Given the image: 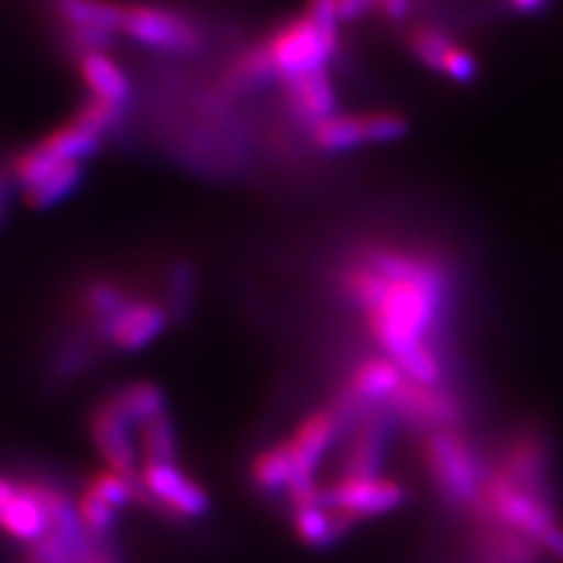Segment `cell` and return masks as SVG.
<instances>
[{
  "mask_svg": "<svg viewBox=\"0 0 563 563\" xmlns=\"http://www.w3.org/2000/svg\"><path fill=\"white\" fill-rule=\"evenodd\" d=\"M420 455L442 500L453 509L474 515L482 505L488 465L472 449L463 432L432 430L420 439Z\"/></svg>",
  "mask_w": 563,
  "mask_h": 563,
  "instance_id": "1",
  "label": "cell"
},
{
  "mask_svg": "<svg viewBox=\"0 0 563 563\" xmlns=\"http://www.w3.org/2000/svg\"><path fill=\"white\" fill-rule=\"evenodd\" d=\"M263 45L273 59L277 78L285 80L306 70L327 68L333 57H339L341 35L339 26L317 22L303 12L279 24Z\"/></svg>",
  "mask_w": 563,
  "mask_h": 563,
  "instance_id": "2",
  "label": "cell"
},
{
  "mask_svg": "<svg viewBox=\"0 0 563 563\" xmlns=\"http://www.w3.org/2000/svg\"><path fill=\"white\" fill-rule=\"evenodd\" d=\"M122 35L141 47L174 57L202 55L209 45L207 31L181 10L148 3L125 5Z\"/></svg>",
  "mask_w": 563,
  "mask_h": 563,
  "instance_id": "3",
  "label": "cell"
},
{
  "mask_svg": "<svg viewBox=\"0 0 563 563\" xmlns=\"http://www.w3.org/2000/svg\"><path fill=\"white\" fill-rule=\"evenodd\" d=\"M385 409L395 416V420L422 434L432 430H453L463 420L461 404L444 387L422 385L409 378L401 383Z\"/></svg>",
  "mask_w": 563,
  "mask_h": 563,
  "instance_id": "4",
  "label": "cell"
},
{
  "mask_svg": "<svg viewBox=\"0 0 563 563\" xmlns=\"http://www.w3.org/2000/svg\"><path fill=\"white\" fill-rule=\"evenodd\" d=\"M395 422V416L387 409H374L345 434L343 455L339 461L341 479L380 477Z\"/></svg>",
  "mask_w": 563,
  "mask_h": 563,
  "instance_id": "5",
  "label": "cell"
},
{
  "mask_svg": "<svg viewBox=\"0 0 563 563\" xmlns=\"http://www.w3.org/2000/svg\"><path fill=\"white\" fill-rule=\"evenodd\" d=\"M409 500V488L387 477L339 479L324 488V505L350 517L352 521L395 512Z\"/></svg>",
  "mask_w": 563,
  "mask_h": 563,
  "instance_id": "6",
  "label": "cell"
},
{
  "mask_svg": "<svg viewBox=\"0 0 563 563\" xmlns=\"http://www.w3.org/2000/svg\"><path fill=\"white\" fill-rule=\"evenodd\" d=\"M285 109L301 125L306 134L320 122L339 115V92L327 68L306 70L291 78L279 80Z\"/></svg>",
  "mask_w": 563,
  "mask_h": 563,
  "instance_id": "7",
  "label": "cell"
},
{
  "mask_svg": "<svg viewBox=\"0 0 563 563\" xmlns=\"http://www.w3.org/2000/svg\"><path fill=\"white\" fill-rule=\"evenodd\" d=\"M493 470H498L507 482H512L521 490L531 493V496L554 503L550 486L548 446H544V439L540 432L526 430L509 439L500 463Z\"/></svg>",
  "mask_w": 563,
  "mask_h": 563,
  "instance_id": "8",
  "label": "cell"
},
{
  "mask_svg": "<svg viewBox=\"0 0 563 563\" xmlns=\"http://www.w3.org/2000/svg\"><path fill=\"white\" fill-rule=\"evenodd\" d=\"M87 428H90L92 442L109 470L128 482H136L141 477V465L136 461V446L130 432L132 426L113 409L109 399L97 404Z\"/></svg>",
  "mask_w": 563,
  "mask_h": 563,
  "instance_id": "9",
  "label": "cell"
},
{
  "mask_svg": "<svg viewBox=\"0 0 563 563\" xmlns=\"http://www.w3.org/2000/svg\"><path fill=\"white\" fill-rule=\"evenodd\" d=\"M169 324V312L163 303L134 301L115 322L97 333V341L115 352H139L161 339Z\"/></svg>",
  "mask_w": 563,
  "mask_h": 563,
  "instance_id": "10",
  "label": "cell"
},
{
  "mask_svg": "<svg viewBox=\"0 0 563 563\" xmlns=\"http://www.w3.org/2000/svg\"><path fill=\"white\" fill-rule=\"evenodd\" d=\"M250 477L263 498L287 496L289 500V496H294L296 490H303L317 484V479L303 477V472L298 470V463L287 444V439L275 446L263 449L254 457Z\"/></svg>",
  "mask_w": 563,
  "mask_h": 563,
  "instance_id": "11",
  "label": "cell"
},
{
  "mask_svg": "<svg viewBox=\"0 0 563 563\" xmlns=\"http://www.w3.org/2000/svg\"><path fill=\"white\" fill-rule=\"evenodd\" d=\"M78 76L90 97L118 106H130L132 80L109 52H85L76 57Z\"/></svg>",
  "mask_w": 563,
  "mask_h": 563,
  "instance_id": "12",
  "label": "cell"
},
{
  "mask_svg": "<svg viewBox=\"0 0 563 563\" xmlns=\"http://www.w3.org/2000/svg\"><path fill=\"white\" fill-rule=\"evenodd\" d=\"M289 517L296 538L312 550L333 548V544H339L352 531V526H355V521L350 517L327 507L324 503L291 507Z\"/></svg>",
  "mask_w": 563,
  "mask_h": 563,
  "instance_id": "13",
  "label": "cell"
},
{
  "mask_svg": "<svg viewBox=\"0 0 563 563\" xmlns=\"http://www.w3.org/2000/svg\"><path fill=\"white\" fill-rule=\"evenodd\" d=\"M404 380L407 376L390 357H368L355 366L345 387L368 407L385 409Z\"/></svg>",
  "mask_w": 563,
  "mask_h": 563,
  "instance_id": "14",
  "label": "cell"
},
{
  "mask_svg": "<svg viewBox=\"0 0 563 563\" xmlns=\"http://www.w3.org/2000/svg\"><path fill=\"white\" fill-rule=\"evenodd\" d=\"M474 542L488 563H540L542 550L536 542L493 519L477 521Z\"/></svg>",
  "mask_w": 563,
  "mask_h": 563,
  "instance_id": "15",
  "label": "cell"
},
{
  "mask_svg": "<svg viewBox=\"0 0 563 563\" xmlns=\"http://www.w3.org/2000/svg\"><path fill=\"white\" fill-rule=\"evenodd\" d=\"M134 303L130 291L113 279H92L80 289V310L90 322V333L97 339L101 329L115 322Z\"/></svg>",
  "mask_w": 563,
  "mask_h": 563,
  "instance_id": "16",
  "label": "cell"
},
{
  "mask_svg": "<svg viewBox=\"0 0 563 563\" xmlns=\"http://www.w3.org/2000/svg\"><path fill=\"white\" fill-rule=\"evenodd\" d=\"M106 399L113 404V409L125 418L130 426H139V428H144L146 422L155 420L157 416L169 413L165 390L151 380L120 385L118 390H113Z\"/></svg>",
  "mask_w": 563,
  "mask_h": 563,
  "instance_id": "17",
  "label": "cell"
},
{
  "mask_svg": "<svg viewBox=\"0 0 563 563\" xmlns=\"http://www.w3.org/2000/svg\"><path fill=\"white\" fill-rule=\"evenodd\" d=\"M308 141L317 151H324V153H345L362 146H372L366 113L333 115L320 122V125H314L308 132Z\"/></svg>",
  "mask_w": 563,
  "mask_h": 563,
  "instance_id": "18",
  "label": "cell"
},
{
  "mask_svg": "<svg viewBox=\"0 0 563 563\" xmlns=\"http://www.w3.org/2000/svg\"><path fill=\"white\" fill-rule=\"evenodd\" d=\"M20 484V490H16L14 498L0 509V531L14 540L33 544L47 536L49 523L43 507L35 503V498L24 488V484Z\"/></svg>",
  "mask_w": 563,
  "mask_h": 563,
  "instance_id": "19",
  "label": "cell"
},
{
  "mask_svg": "<svg viewBox=\"0 0 563 563\" xmlns=\"http://www.w3.org/2000/svg\"><path fill=\"white\" fill-rule=\"evenodd\" d=\"M35 144L49 157H55L57 163H87L90 157H95V153H99L103 139L70 118L57 130H52L43 139L35 141Z\"/></svg>",
  "mask_w": 563,
  "mask_h": 563,
  "instance_id": "20",
  "label": "cell"
},
{
  "mask_svg": "<svg viewBox=\"0 0 563 563\" xmlns=\"http://www.w3.org/2000/svg\"><path fill=\"white\" fill-rule=\"evenodd\" d=\"M198 273L188 258H174L165 275L163 306L169 312L172 324H186L196 308Z\"/></svg>",
  "mask_w": 563,
  "mask_h": 563,
  "instance_id": "21",
  "label": "cell"
},
{
  "mask_svg": "<svg viewBox=\"0 0 563 563\" xmlns=\"http://www.w3.org/2000/svg\"><path fill=\"white\" fill-rule=\"evenodd\" d=\"M85 179V163H64L55 172L47 174L43 181L22 190L24 202L31 209H49L62 205L74 196Z\"/></svg>",
  "mask_w": 563,
  "mask_h": 563,
  "instance_id": "22",
  "label": "cell"
},
{
  "mask_svg": "<svg viewBox=\"0 0 563 563\" xmlns=\"http://www.w3.org/2000/svg\"><path fill=\"white\" fill-rule=\"evenodd\" d=\"M144 465H179V434L169 413L141 428V467Z\"/></svg>",
  "mask_w": 563,
  "mask_h": 563,
  "instance_id": "23",
  "label": "cell"
},
{
  "mask_svg": "<svg viewBox=\"0 0 563 563\" xmlns=\"http://www.w3.org/2000/svg\"><path fill=\"white\" fill-rule=\"evenodd\" d=\"M457 41L451 38V35L432 24H416L407 31V47L411 55L434 74H439L442 68L444 57L449 55V49L455 45Z\"/></svg>",
  "mask_w": 563,
  "mask_h": 563,
  "instance_id": "24",
  "label": "cell"
},
{
  "mask_svg": "<svg viewBox=\"0 0 563 563\" xmlns=\"http://www.w3.org/2000/svg\"><path fill=\"white\" fill-rule=\"evenodd\" d=\"M78 515L85 533L97 540H113L120 521V509L106 503L92 488H85L78 500Z\"/></svg>",
  "mask_w": 563,
  "mask_h": 563,
  "instance_id": "25",
  "label": "cell"
},
{
  "mask_svg": "<svg viewBox=\"0 0 563 563\" xmlns=\"http://www.w3.org/2000/svg\"><path fill=\"white\" fill-rule=\"evenodd\" d=\"M479 70H482V66H479L477 55H474L470 47L455 43L449 49V55L444 57L442 68H439V76L449 78L455 85H470L479 78Z\"/></svg>",
  "mask_w": 563,
  "mask_h": 563,
  "instance_id": "26",
  "label": "cell"
},
{
  "mask_svg": "<svg viewBox=\"0 0 563 563\" xmlns=\"http://www.w3.org/2000/svg\"><path fill=\"white\" fill-rule=\"evenodd\" d=\"M87 488H92L97 496H101L106 503H111L120 512H125L128 507L134 505V488L132 482L125 477H120L115 472H97L95 477L87 484Z\"/></svg>",
  "mask_w": 563,
  "mask_h": 563,
  "instance_id": "27",
  "label": "cell"
},
{
  "mask_svg": "<svg viewBox=\"0 0 563 563\" xmlns=\"http://www.w3.org/2000/svg\"><path fill=\"white\" fill-rule=\"evenodd\" d=\"M374 3H376V10L393 22L409 20L411 8H413V0H374Z\"/></svg>",
  "mask_w": 563,
  "mask_h": 563,
  "instance_id": "28",
  "label": "cell"
},
{
  "mask_svg": "<svg viewBox=\"0 0 563 563\" xmlns=\"http://www.w3.org/2000/svg\"><path fill=\"white\" fill-rule=\"evenodd\" d=\"M507 5L517 14L531 16V14H540L544 8H548L550 0H507Z\"/></svg>",
  "mask_w": 563,
  "mask_h": 563,
  "instance_id": "29",
  "label": "cell"
},
{
  "mask_svg": "<svg viewBox=\"0 0 563 563\" xmlns=\"http://www.w3.org/2000/svg\"><path fill=\"white\" fill-rule=\"evenodd\" d=\"M12 188H16V186H14V181H12L10 172H0V223H3V219H5V214H8Z\"/></svg>",
  "mask_w": 563,
  "mask_h": 563,
  "instance_id": "30",
  "label": "cell"
},
{
  "mask_svg": "<svg viewBox=\"0 0 563 563\" xmlns=\"http://www.w3.org/2000/svg\"><path fill=\"white\" fill-rule=\"evenodd\" d=\"M16 490H20V484L0 474V509H3L14 498Z\"/></svg>",
  "mask_w": 563,
  "mask_h": 563,
  "instance_id": "31",
  "label": "cell"
}]
</instances>
